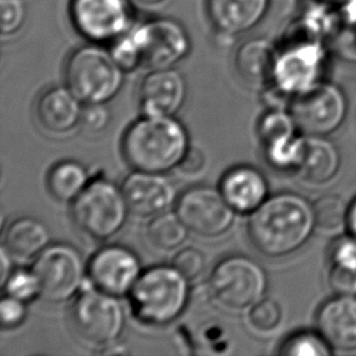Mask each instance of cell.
<instances>
[{"mask_svg": "<svg viewBox=\"0 0 356 356\" xmlns=\"http://www.w3.org/2000/svg\"><path fill=\"white\" fill-rule=\"evenodd\" d=\"M315 227L313 203L298 193H279L250 214L247 232L260 254L277 259L300 250Z\"/></svg>", "mask_w": 356, "mask_h": 356, "instance_id": "1", "label": "cell"}, {"mask_svg": "<svg viewBox=\"0 0 356 356\" xmlns=\"http://www.w3.org/2000/svg\"><path fill=\"white\" fill-rule=\"evenodd\" d=\"M190 147L188 129L175 116L149 115L133 122L120 144L130 168L159 174L179 168Z\"/></svg>", "mask_w": 356, "mask_h": 356, "instance_id": "2", "label": "cell"}, {"mask_svg": "<svg viewBox=\"0 0 356 356\" xmlns=\"http://www.w3.org/2000/svg\"><path fill=\"white\" fill-rule=\"evenodd\" d=\"M190 282L174 265L144 270L128 294L133 316L147 326L170 325L188 308Z\"/></svg>", "mask_w": 356, "mask_h": 356, "instance_id": "3", "label": "cell"}, {"mask_svg": "<svg viewBox=\"0 0 356 356\" xmlns=\"http://www.w3.org/2000/svg\"><path fill=\"white\" fill-rule=\"evenodd\" d=\"M111 51L92 43L74 50L65 68V82L84 104H107L118 95L124 82Z\"/></svg>", "mask_w": 356, "mask_h": 356, "instance_id": "4", "label": "cell"}, {"mask_svg": "<svg viewBox=\"0 0 356 356\" xmlns=\"http://www.w3.org/2000/svg\"><path fill=\"white\" fill-rule=\"evenodd\" d=\"M130 209L122 186L107 179H94L72 202L76 227L92 240L105 241L124 227Z\"/></svg>", "mask_w": 356, "mask_h": 356, "instance_id": "5", "label": "cell"}, {"mask_svg": "<svg viewBox=\"0 0 356 356\" xmlns=\"http://www.w3.org/2000/svg\"><path fill=\"white\" fill-rule=\"evenodd\" d=\"M268 284L266 271L257 260L247 255H229L213 269L209 292L219 307L241 312L264 298Z\"/></svg>", "mask_w": 356, "mask_h": 356, "instance_id": "6", "label": "cell"}, {"mask_svg": "<svg viewBox=\"0 0 356 356\" xmlns=\"http://www.w3.org/2000/svg\"><path fill=\"white\" fill-rule=\"evenodd\" d=\"M71 323L79 338L92 347L116 344L127 325L120 298L90 284L83 289L71 309Z\"/></svg>", "mask_w": 356, "mask_h": 356, "instance_id": "7", "label": "cell"}, {"mask_svg": "<svg viewBox=\"0 0 356 356\" xmlns=\"http://www.w3.org/2000/svg\"><path fill=\"white\" fill-rule=\"evenodd\" d=\"M327 63L328 51L323 40L293 32L279 48L274 84L296 97L323 82Z\"/></svg>", "mask_w": 356, "mask_h": 356, "instance_id": "8", "label": "cell"}, {"mask_svg": "<svg viewBox=\"0 0 356 356\" xmlns=\"http://www.w3.org/2000/svg\"><path fill=\"white\" fill-rule=\"evenodd\" d=\"M42 298L65 303L82 292L88 282V264L81 250L70 243H51L34 259Z\"/></svg>", "mask_w": 356, "mask_h": 356, "instance_id": "9", "label": "cell"}, {"mask_svg": "<svg viewBox=\"0 0 356 356\" xmlns=\"http://www.w3.org/2000/svg\"><path fill=\"white\" fill-rule=\"evenodd\" d=\"M289 112L302 134L328 136L346 120L347 97L337 84L323 81L296 95Z\"/></svg>", "mask_w": 356, "mask_h": 356, "instance_id": "10", "label": "cell"}, {"mask_svg": "<svg viewBox=\"0 0 356 356\" xmlns=\"http://www.w3.org/2000/svg\"><path fill=\"white\" fill-rule=\"evenodd\" d=\"M139 50L141 66L149 70L175 67L188 56L191 40L179 21L159 17L129 29Z\"/></svg>", "mask_w": 356, "mask_h": 356, "instance_id": "11", "label": "cell"}, {"mask_svg": "<svg viewBox=\"0 0 356 356\" xmlns=\"http://www.w3.org/2000/svg\"><path fill=\"white\" fill-rule=\"evenodd\" d=\"M175 212L190 232L198 236L219 237L232 229L237 213L219 188L196 185L179 195Z\"/></svg>", "mask_w": 356, "mask_h": 356, "instance_id": "12", "label": "cell"}, {"mask_svg": "<svg viewBox=\"0 0 356 356\" xmlns=\"http://www.w3.org/2000/svg\"><path fill=\"white\" fill-rule=\"evenodd\" d=\"M70 16L78 33L97 44L115 42L131 24L128 0H71Z\"/></svg>", "mask_w": 356, "mask_h": 356, "instance_id": "13", "label": "cell"}, {"mask_svg": "<svg viewBox=\"0 0 356 356\" xmlns=\"http://www.w3.org/2000/svg\"><path fill=\"white\" fill-rule=\"evenodd\" d=\"M143 271L138 254L122 245H105L88 261L89 284L118 298L128 297Z\"/></svg>", "mask_w": 356, "mask_h": 356, "instance_id": "14", "label": "cell"}, {"mask_svg": "<svg viewBox=\"0 0 356 356\" xmlns=\"http://www.w3.org/2000/svg\"><path fill=\"white\" fill-rule=\"evenodd\" d=\"M130 213L139 218H154L168 212L178 201L177 190L165 174L133 170L120 185Z\"/></svg>", "mask_w": 356, "mask_h": 356, "instance_id": "15", "label": "cell"}, {"mask_svg": "<svg viewBox=\"0 0 356 356\" xmlns=\"http://www.w3.org/2000/svg\"><path fill=\"white\" fill-rule=\"evenodd\" d=\"M188 84L175 68L149 70L140 83L139 104L144 115L175 116L186 102Z\"/></svg>", "mask_w": 356, "mask_h": 356, "instance_id": "16", "label": "cell"}, {"mask_svg": "<svg viewBox=\"0 0 356 356\" xmlns=\"http://www.w3.org/2000/svg\"><path fill=\"white\" fill-rule=\"evenodd\" d=\"M316 330L333 350H356V296H334L316 313Z\"/></svg>", "mask_w": 356, "mask_h": 356, "instance_id": "17", "label": "cell"}, {"mask_svg": "<svg viewBox=\"0 0 356 356\" xmlns=\"http://www.w3.org/2000/svg\"><path fill=\"white\" fill-rule=\"evenodd\" d=\"M219 188L237 214H252L269 197L268 179L259 169L240 164L222 175Z\"/></svg>", "mask_w": 356, "mask_h": 356, "instance_id": "18", "label": "cell"}, {"mask_svg": "<svg viewBox=\"0 0 356 356\" xmlns=\"http://www.w3.org/2000/svg\"><path fill=\"white\" fill-rule=\"evenodd\" d=\"M82 112L83 102L67 86L49 88L35 102L39 125L50 134L71 133L82 124Z\"/></svg>", "mask_w": 356, "mask_h": 356, "instance_id": "19", "label": "cell"}, {"mask_svg": "<svg viewBox=\"0 0 356 356\" xmlns=\"http://www.w3.org/2000/svg\"><path fill=\"white\" fill-rule=\"evenodd\" d=\"M271 0H206L208 19L220 34L247 33L263 21Z\"/></svg>", "mask_w": 356, "mask_h": 356, "instance_id": "20", "label": "cell"}, {"mask_svg": "<svg viewBox=\"0 0 356 356\" xmlns=\"http://www.w3.org/2000/svg\"><path fill=\"white\" fill-rule=\"evenodd\" d=\"M279 47L265 38H252L241 44L235 54V70L242 82L255 89L274 83Z\"/></svg>", "mask_w": 356, "mask_h": 356, "instance_id": "21", "label": "cell"}, {"mask_svg": "<svg viewBox=\"0 0 356 356\" xmlns=\"http://www.w3.org/2000/svg\"><path fill=\"white\" fill-rule=\"evenodd\" d=\"M341 168V154L327 136L304 135L303 154L297 173L310 184L331 181Z\"/></svg>", "mask_w": 356, "mask_h": 356, "instance_id": "22", "label": "cell"}, {"mask_svg": "<svg viewBox=\"0 0 356 356\" xmlns=\"http://www.w3.org/2000/svg\"><path fill=\"white\" fill-rule=\"evenodd\" d=\"M50 245L48 227L37 218H16L4 232L3 245L14 259L34 260Z\"/></svg>", "mask_w": 356, "mask_h": 356, "instance_id": "23", "label": "cell"}, {"mask_svg": "<svg viewBox=\"0 0 356 356\" xmlns=\"http://www.w3.org/2000/svg\"><path fill=\"white\" fill-rule=\"evenodd\" d=\"M90 181L87 168L72 159L54 164L47 177L49 193L55 200L65 203H72Z\"/></svg>", "mask_w": 356, "mask_h": 356, "instance_id": "24", "label": "cell"}, {"mask_svg": "<svg viewBox=\"0 0 356 356\" xmlns=\"http://www.w3.org/2000/svg\"><path fill=\"white\" fill-rule=\"evenodd\" d=\"M188 227L177 212H164L151 218L146 234L151 245L161 250H178L188 236Z\"/></svg>", "mask_w": 356, "mask_h": 356, "instance_id": "25", "label": "cell"}, {"mask_svg": "<svg viewBox=\"0 0 356 356\" xmlns=\"http://www.w3.org/2000/svg\"><path fill=\"white\" fill-rule=\"evenodd\" d=\"M303 147L304 135H294L264 146L265 159L275 170L298 172Z\"/></svg>", "mask_w": 356, "mask_h": 356, "instance_id": "26", "label": "cell"}, {"mask_svg": "<svg viewBox=\"0 0 356 356\" xmlns=\"http://www.w3.org/2000/svg\"><path fill=\"white\" fill-rule=\"evenodd\" d=\"M298 131L293 116L286 110H266L257 124V133L263 146L294 136Z\"/></svg>", "mask_w": 356, "mask_h": 356, "instance_id": "27", "label": "cell"}, {"mask_svg": "<svg viewBox=\"0 0 356 356\" xmlns=\"http://www.w3.org/2000/svg\"><path fill=\"white\" fill-rule=\"evenodd\" d=\"M316 227L323 232H334L347 225L349 203L337 193H327L313 203Z\"/></svg>", "mask_w": 356, "mask_h": 356, "instance_id": "28", "label": "cell"}, {"mask_svg": "<svg viewBox=\"0 0 356 356\" xmlns=\"http://www.w3.org/2000/svg\"><path fill=\"white\" fill-rule=\"evenodd\" d=\"M277 353L284 356H328L332 355L333 349L316 330L291 334L280 344Z\"/></svg>", "mask_w": 356, "mask_h": 356, "instance_id": "29", "label": "cell"}, {"mask_svg": "<svg viewBox=\"0 0 356 356\" xmlns=\"http://www.w3.org/2000/svg\"><path fill=\"white\" fill-rule=\"evenodd\" d=\"M1 287L4 289V294L27 304L33 302L34 299L38 297H42L40 282L32 268H19L13 270V273Z\"/></svg>", "mask_w": 356, "mask_h": 356, "instance_id": "30", "label": "cell"}, {"mask_svg": "<svg viewBox=\"0 0 356 356\" xmlns=\"http://www.w3.org/2000/svg\"><path fill=\"white\" fill-rule=\"evenodd\" d=\"M282 321V309L274 299L263 298L252 305L248 312L250 327L258 332L268 333L279 327Z\"/></svg>", "mask_w": 356, "mask_h": 356, "instance_id": "31", "label": "cell"}, {"mask_svg": "<svg viewBox=\"0 0 356 356\" xmlns=\"http://www.w3.org/2000/svg\"><path fill=\"white\" fill-rule=\"evenodd\" d=\"M173 265L186 279L195 281L202 276L207 266V260L202 250L196 247H184L177 252Z\"/></svg>", "mask_w": 356, "mask_h": 356, "instance_id": "32", "label": "cell"}, {"mask_svg": "<svg viewBox=\"0 0 356 356\" xmlns=\"http://www.w3.org/2000/svg\"><path fill=\"white\" fill-rule=\"evenodd\" d=\"M110 51L124 72H131L141 66L139 50L129 31L113 42Z\"/></svg>", "mask_w": 356, "mask_h": 356, "instance_id": "33", "label": "cell"}, {"mask_svg": "<svg viewBox=\"0 0 356 356\" xmlns=\"http://www.w3.org/2000/svg\"><path fill=\"white\" fill-rule=\"evenodd\" d=\"M26 19L24 0H0V31L3 35L19 32Z\"/></svg>", "mask_w": 356, "mask_h": 356, "instance_id": "34", "label": "cell"}, {"mask_svg": "<svg viewBox=\"0 0 356 356\" xmlns=\"http://www.w3.org/2000/svg\"><path fill=\"white\" fill-rule=\"evenodd\" d=\"M328 284L334 296H356V269L342 265H331Z\"/></svg>", "mask_w": 356, "mask_h": 356, "instance_id": "35", "label": "cell"}, {"mask_svg": "<svg viewBox=\"0 0 356 356\" xmlns=\"http://www.w3.org/2000/svg\"><path fill=\"white\" fill-rule=\"evenodd\" d=\"M27 318V303L4 294L0 302V323L3 328H16L21 326Z\"/></svg>", "mask_w": 356, "mask_h": 356, "instance_id": "36", "label": "cell"}, {"mask_svg": "<svg viewBox=\"0 0 356 356\" xmlns=\"http://www.w3.org/2000/svg\"><path fill=\"white\" fill-rule=\"evenodd\" d=\"M111 122V111L107 104H89L83 106L82 124L92 133L106 129Z\"/></svg>", "mask_w": 356, "mask_h": 356, "instance_id": "37", "label": "cell"}, {"mask_svg": "<svg viewBox=\"0 0 356 356\" xmlns=\"http://www.w3.org/2000/svg\"><path fill=\"white\" fill-rule=\"evenodd\" d=\"M332 264L342 265L356 269V237L348 234L333 242L331 248Z\"/></svg>", "mask_w": 356, "mask_h": 356, "instance_id": "38", "label": "cell"}, {"mask_svg": "<svg viewBox=\"0 0 356 356\" xmlns=\"http://www.w3.org/2000/svg\"><path fill=\"white\" fill-rule=\"evenodd\" d=\"M261 102L266 106V110H286L289 111L293 97L289 92H284L276 84H270L261 89Z\"/></svg>", "mask_w": 356, "mask_h": 356, "instance_id": "39", "label": "cell"}, {"mask_svg": "<svg viewBox=\"0 0 356 356\" xmlns=\"http://www.w3.org/2000/svg\"><path fill=\"white\" fill-rule=\"evenodd\" d=\"M204 156L200 149L190 147L183 162L179 165V169H181L186 174L200 173L204 167Z\"/></svg>", "mask_w": 356, "mask_h": 356, "instance_id": "40", "label": "cell"}, {"mask_svg": "<svg viewBox=\"0 0 356 356\" xmlns=\"http://www.w3.org/2000/svg\"><path fill=\"white\" fill-rule=\"evenodd\" d=\"M13 255L10 254L4 245L0 250V263H1V274H0V284L1 286L5 284L10 274L13 273Z\"/></svg>", "mask_w": 356, "mask_h": 356, "instance_id": "41", "label": "cell"}, {"mask_svg": "<svg viewBox=\"0 0 356 356\" xmlns=\"http://www.w3.org/2000/svg\"><path fill=\"white\" fill-rule=\"evenodd\" d=\"M346 229H347L349 235L356 237V197L353 200L352 202L349 203Z\"/></svg>", "mask_w": 356, "mask_h": 356, "instance_id": "42", "label": "cell"}, {"mask_svg": "<svg viewBox=\"0 0 356 356\" xmlns=\"http://www.w3.org/2000/svg\"><path fill=\"white\" fill-rule=\"evenodd\" d=\"M140 4L146 5V6H154V5L162 4L164 0H136Z\"/></svg>", "mask_w": 356, "mask_h": 356, "instance_id": "43", "label": "cell"}, {"mask_svg": "<svg viewBox=\"0 0 356 356\" xmlns=\"http://www.w3.org/2000/svg\"><path fill=\"white\" fill-rule=\"evenodd\" d=\"M313 1H327V0H313Z\"/></svg>", "mask_w": 356, "mask_h": 356, "instance_id": "44", "label": "cell"}]
</instances>
